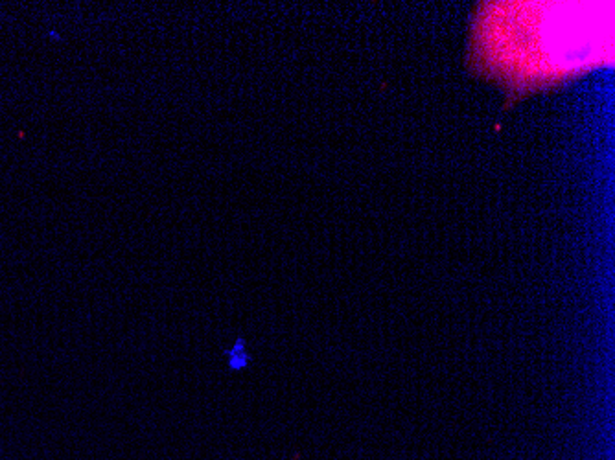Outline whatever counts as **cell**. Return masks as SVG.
I'll return each instance as SVG.
<instances>
[{
	"label": "cell",
	"mask_w": 615,
	"mask_h": 460,
	"mask_svg": "<svg viewBox=\"0 0 615 460\" xmlns=\"http://www.w3.org/2000/svg\"><path fill=\"white\" fill-rule=\"evenodd\" d=\"M471 64L521 95L614 61V2H488Z\"/></svg>",
	"instance_id": "obj_1"
}]
</instances>
